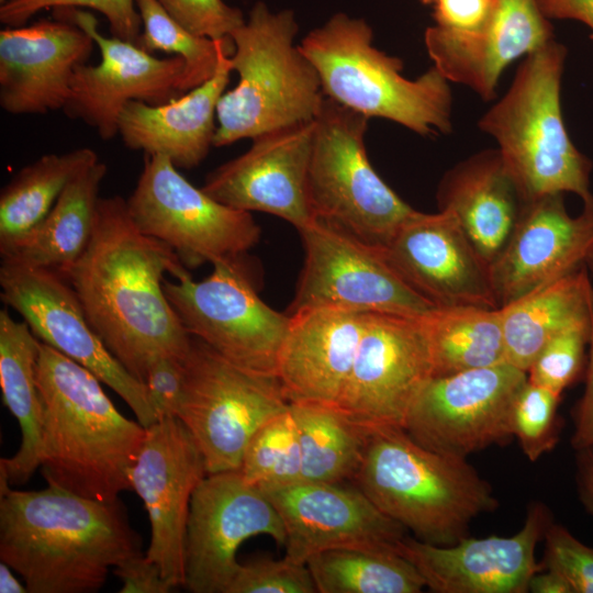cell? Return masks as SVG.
Listing matches in <instances>:
<instances>
[{"instance_id": "7dc6e473", "label": "cell", "mask_w": 593, "mask_h": 593, "mask_svg": "<svg viewBox=\"0 0 593 593\" xmlns=\"http://www.w3.org/2000/svg\"><path fill=\"white\" fill-rule=\"evenodd\" d=\"M573 423L574 432L571 437L573 449L577 451L593 447V312L585 389L574 407Z\"/></svg>"}, {"instance_id": "6da1fadb", "label": "cell", "mask_w": 593, "mask_h": 593, "mask_svg": "<svg viewBox=\"0 0 593 593\" xmlns=\"http://www.w3.org/2000/svg\"><path fill=\"white\" fill-rule=\"evenodd\" d=\"M166 273L190 272L169 246L139 231L126 199L100 197L89 244L66 279L107 348L143 383L154 358L184 359L191 345L165 293Z\"/></svg>"}, {"instance_id": "db71d44e", "label": "cell", "mask_w": 593, "mask_h": 593, "mask_svg": "<svg viewBox=\"0 0 593 593\" xmlns=\"http://www.w3.org/2000/svg\"><path fill=\"white\" fill-rule=\"evenodd\" d=\"M424 4H430L433 5L436 0H421Z\"/></svg>"}, {"instance_id": "11a10c76", "label": "cell", "mask_w": 593, "mask_h": 593, "mask_svg": "<svg viewBox=\"0 0 593 593\" xmlns=\"http://www.w3.org/2000/svg\"><path fill=\"white\" fill-rule=\"evenodd\" d=\"M9 0H0V4L8 2Z\"/></svg>"}, {"instance_id": "ab89813d", "label": "cell", "mask_w": 593, "mask_h": 593, "mask_svg": "<svg viewBox=\"0 0 593 593\" xmlns=\"http://www.w3.org/2000/svg\"><path fill=\"white\" fill-rule=\"evenodd\" d=\"M56 8L98 11L107 19L112 36L135 44L142 32L136 0H9L0 4V21L7 26H23L42 10Z\"/></svg>"}, {"instance_id": "ee69618b", "label": "cell", "mask_w": 593, "mask_h": 593, "mask_svg": "<svg viewBox=\"0 0 593 593\" xmlns=\"http://www.w3.org/2000/svg\"><path fill=\"white\" fill-rule=\"evenodd\" d=\"M175 356L154 358L145 373L144 384L156 422L178 417L184 388V365Z\"/></svg>"}, {"instance_id": "8fae6325", "label": "cell", "mask_w": 593, "mask_h": 593, "mask_svg": "<svg viewBox=\"0 0 593 593\" xmlns=\"http://www.w3.org/2000/svg\"><path fill=\"white\" fill-rule=\"evenodd\" d=\"M164 290L191 336L239 368L276 377L291 316L259 298L242 259L214 264L200 281L165 280Z\"/></svg>"}, {"instance_id": "4316f807", "label": "cell", "mask_w": 593, "mask_h": 593, "mask_svg": "<svg viewBox=\"0 0 593 593\" xmlns=\"http://www.w3.org/2000/svg\"><path fill=\"white\" fill-rule=\"evenodd\" d=\"M234 51L222 49L214 75L202 85L161 104L130 101L118 122L124 145L161 155L179 169L200 165L213 146L217 103L233 71Z\"/></svg>"}, {"instance_id": "681fc988", "label": "cell", "mask_w": 593, "mask_h": 593, "mask_svg": "<svg viewBox=\"0 0 593 593\" xmlns=\"http://www.w3.org/2000/svg\"><path fill=\"white\" fill-rule=\"evenodd\" d=\"M577 486L582 504L593 515V447L577 450Z\"/></svg>"}, {"instance_id": "ffe728a7", "label": "cell", "mask_w": 593, "mask_h": 593, "mask_svg": "<svg viewBox=\"0 0 593 593\" xmlns=\"http://www.w3.org/2000/svg\"><path fill=\"white\" fill-rule=\"evenodd\" d=\"M404 281L435 307L499 309L490 266L448 211H417L382 249Z\"/></svg>"}, {"instance_id": "603a6c76", "label": "cell", "mask_w": 593, "mask_h": 593, "mask_svg": "<svg viewBox=\"0 0 593 593\" xmlns=\"http://www.w3.org/2000/svg\"><path fill=\"white\" fill-rule=\"evenodd\" d=\"M593 247V200L571 216L562 193L524 202L505 246L490 266L503 307L585 265Z\"/></svg>"}, {"instance_id": "f907efd6", "label": "cell", "mask_w": 593, "mask_h": 593, "mask_svg": "<svg viewBox=\"0 0 593 593\" xmlns=\"http://www.w3.org/2000/svg\"><path fill=\"white\" fill-rule=\"evenodd\" d=\"M533 593H573L568 581L557 571L545 569L535 573L528 585Z\"/></svg>"}, {"instance_id": "7c38bea8", "label": "cell", "mask_w": 593, "mask_h": 593, "mask_svg": "<svg viewBox=\"0 0 593 593\" xmlns=\"http://www.w3.org/2000/svg\"><path fill=\"white\" fill-rule=\"evenodd\" d=\"M298 232L304 262L288 314L329 307L418 317L435 309L394 270L381 248L317 219Z\"/></svg>"}, {"instance_id": "30bf717a", "label": "cell", "mask_w": 593, "mask_h": 593, "mask_svg": "<svg viewBox=\"0 0 593 593\" xmlns=\"http://www.w3.org/2000/svg\"><path fill=\"white\" fill-rule=\"evenodd\" d=\"M126 204L139 231L169 246L187 269L242 259L260 238L250 212L216 201L161 155L145 154Z\"/></svg>"}, {"instance_id": "5b68a950", "label": "cell", "mask_w": 593, "mask_h": 593, "mask_svg": "<svg viewBox=\"0 0 593 593\" xmlns=\"http://www.w3.org/2000/svg\"><path fill=\"white\" fill-rule=\"evenodd\" d=\"M566 47L555 38L525 56L505 94L479 120L497 144L524 202L571 192L592 201L591 160L571 141L561 110Z\"/></svg>"}, {"instance_id": "83f0119b", "label": "cell", "mask_w": 593, "mask_h": 593, "mask_svg": "<svg viewBox=\"0 0 593 593\" xmlns=\"http://www.w3.org/2000/svg\"><path fill=\"white\" fill-rule=\"evenodd\" d=\"M438 211L455 215L489 266L505 246L524 200L496 148L473 154L440 179Z\"/></svg>"}, {"instance_id": "cb8c5ba5", "label": "cell", "mask_w": 593, "mask_h": 593, "mask_svg": "<svg viewBox=\"0 0 593 593\" xmlns=\"http://www.w3.org/2000/svg\"><path fill=\"white\" fill-rule=\"evenodd\" d=\"M553 38L552 26L536 0H494L488 19L471 30L437 24L425 31L434 67L449 81L494 99L503 70L515 59Z\"/></svg>"}, {"instance_id": "7402d4cb", "label": "cell", "mask_w": 593, "mask_h": 593, "mask_svg": "<svg viewBox=\"0 0 593 593\" xmlns=\"http://www.w3.org/2000/svg\"><path fill=\"white\" fill-rule=\"evenodd\" d=\"M314 120L254 138L242 155L212 170L201 187L231 208L276 215L300 230L314 217L307 195Z\"/></svg>"}, {"instance_id": "f1b7e54d", "label": "cell", "mask_w": 593, "mask_h": 593, "mask_svg": "<svg viewBox=\"0 0 593 593\" xmlns=\"http://www.w3.org/2000/svg\"><path fill=\"white\" fill-rule=\"evenodd\" d=\"M41 340L25 321L0 311V387L4 405L19 423L18 451L0 459L10 484H24L41 467L43 452L42 402L36 382Z\"/></svg>"}, {"instance_id": "9a60e30c", "label": "cell", "mask_w": 593, "mask_h": 593, "mask_svg": "<svg viewBox=\"0 0 593 593\" xmlns=\"http://www.w3.org/2000/svg\"><path fill=\"white\" fill-rule=\"evenodd\" d=\"M257 535L284 546L281 517L267 493L239 470L208 473L193 491L184 544V584L192 593H227L238 547Z\"/></svg>"}, {"instance_id": "4dcf8cb0", "label": "cell", "mask_w": 593, "mask_h": 593, "mask_svg": "<svg viewBox=\"0 0 593 593\" xmlns=\"http://www.w3.org/2000/svg\"><path fill=\"white\" fill-rule=\"evenodd\" d=\"M500 309L506 362L527 372L552 336L591 315L593 283L582 265Z\"/></svg>"}, {"instance_id": "2e32d148", "label": "cell", "mask_w": 593, "mask_h": 593, "mask_svg": "<svg viewBox=\"0 0 593 593\" xmlns=\"http://www.w3.org/2000/svg\"><path fill=\"white\" fill-rule=\"evenodd\" d=\"M432 378V355L422 316L367 313L337 407L368 429H404L416 398Z\"/></svg>"}, {"instance_id": "7a4b0ae2", "label": "cell", "mask_w": 593, "mask_h": 593, "mask_svg": "<svg viewBox=\"0 0 593 593\" xmlns=\"http://www.w3.org/2000/svg\"><path fill=\"white\" fill-rule=\"evenodd\" d=\"M0 471V559L30 593H86L141 553L120 500L103 502L48 484L12 490Z\"/></svg>"}, {"instance_id": "74e56055", "label": "cell", "mask_w": 593, "mask_h": 593, "mask_svg": "<svg viewBox=\"0 0 593 593\" xmlns=\"http://www.w3.org/2000/svg\"><path fill=\"white\" fill-rule=\"evenodd\" d=\"M592 312L589 317L568 325L547 342L527 371L528 381L561 395L577 380L590 343Z\"/></svg>"}, {"instance_id": "b9f144b4", "label": "cell", "mask_w": 593, "mask_h": 593, "mask_svg": "<svg viewBox=\"0 0 593 593\" xmlns=\"http://www.w3.org/2000/svg\"><path fill=\"white\" fill-rule=\"evenodd\" d=\"M545 569L559 572L573 593H593V547L577 539L564 526L550 523L545 535Z\"/></svg>"}, {"instance_id": "816d5d0a", "label": "cell", "mask_w": 593, "mask_h": 593, "mask_svg": "<svg viewBox=\"0 0 593 593\" xmlns=\"http://www.w3.org/2000/svg\"><path fill=\"white\" fill-rule=\"evenodd\" d=\"M11 568L3 561L0 563V593H25L27 589L11 572Z\"/></svg>"}, {"instance_id": "f6af8a7d", "label": "cell", "mask_w": 593, "mask_h": 593, "mask_svg": "<svg viewBox=\"0 0 593 593\" xmlns=\"http://www.w3.org/2000/svg\"><path fill=\"white\" fill-rule=\"evenodd\" d=\"M113 572L122 581L120 593H168L174 589L159 566L142 553L126 559Z\"/></svg>"}, {"instance_id": "d590c367", "label": "cell", "mask_w": 593, "mask_h": 593, "mask_svg": "<svg viewBox=\"0 0 593 593\" xmlns=\"http://www.w3.org/2000/svg\"><path fill=\"white\" fill-rule=\"evenodd\" d=\"M136 7L142 20L136 45L150 54L159 51L183 58L182 93L214 75L222 49L234 51L231 37L212 40L197 35L171 18L156 0H136Z\"/></svg>"}, {"instance_id": "c3c4849f", "label": "cell", "mask_w": 593, "mask_h": 593, "mask_svg": "<svg viewBox=\"0 0 593 593\" xmlns=\"http://www.w3.org/2000/svg\"><path fill=\"white\" fill-rule=\"evenodd\" d=\"M549 19L575 20L593 31V0H536Z\"/></svg>"}, {"instance_id": "4fadbf2b", "label": "cell", "mask_w": 593, "mask_h": 593, "mask_svg": "<svg viewBox=\"0 0 593 593\" xmlns=\"http://www.w3.org/2000/svg\"><path fill=\"white\" fill-rule=\"evenodd\" d=\"M527 380L526 371L508 362L433 377L404 430L427 449L461 458L507 444L514 437V403Z\"/></svg>"}, {"instance_id": "f546056e", "label": "cell", "mask_w": 593, "mask_h": 593, "mask_svg": "<svg viewBox=\"0 0 593 593\" xmlns=\"http://www.w3.org/2000/svg\"><path fill=\"white\" fill-rule=\"evenodd\" d=\"M107 165L98 160L64 189L56 203L25 237L1 251V261L54 270L66 278L92 235Z\"/></svg>"}, {"instance_id": "ac0fdd59", "label": "cell", "mask_w": 593, "mask_h": 593, "mask_svg": "<svg viewBox=\"0 0 593 593\" xmlns=\"http://www.w3.org/2000/svg\"><path fill=\"white\" fill-rule=\"evenodd\" d=\"M206 474L203 456L178 417L159 419L146 428L131 481L150 523L145 556L159 566L164 579L174 588L184 584L190 502Z\"/></svg>"}, {"instance_id": "e575fe53", "label": "cell", "mask_w": 593, "mask_h": 593, "mask_svg": "<svg viewBox=\"0 0 593 593\" xmlns=\"http://www.w3.org/2000/svg\"><path fill=\"white\" fill-rule=\"evenodd\" d=\"M306 564L317 593H419L425 588L417 569L394 550L329 549Z\"/></svg>"}, {"instance_id": "8992f818", "label": "cell", "mask_w": 593, "mask_h": 593, "mask_svg": "<svg viewBox=\"0 0 593 593\" xmlns=\"http://www.w3.org/2000/svg\"><path fill=\"white\" fill-rule=\"evenodd\" d=\"M372 38L365 20L338 12L301 41L324 96L421 136L448 134L452 128L449 81L434 66L407 79L403 61L374 47Z\"/></svg>"}, {"instance_id": "484cf974", "label": "cell", "mask_w": 593, "mask_h": 593, "mask_svg": "<svg viewBox=\"0 0 593 593\" xmlns=\"http://www.w3.org/2000/svg\"><path fill=\"white\" fill-rule=\"evenodd\" d=\"M291 316L276 377L289 403L337 406L349 379L367 313L310 309Z\"/></svg>"}, {"instance_id": "d6986e66", "label": "cell", "mask_w": 593, "mask_h": 593, "mask_svg": "<svg viewBox=\"0 0 593 593\" xmlns=\"http://www.w3.org/2000/svg\"><path fill=\"white\" fill-rule=\"evenodd\" d=\"M265 492L283 523L284 556L295 562L338 548L398 551L407 535L354 483L299 480Z\"/></svg>"}, {"instance_id": "d4e9b609", "label": "cell", "mask_w": 593, "mask_h": 593, "mask_svg": "<svg viewBox=\"0 0 593 593\" xmlns=\"http://www.w3.org/2000/svg\"><path fill=\"white\" fill-rule=\"evenodd\" d=\"M94 41L76 24L54 18L0 31V105L10 114H45L65 108L75 69Z\"/></svg>"}, {"instance_id": "52a82bcc", "label": "cell", "mask_w": 593, "mask_h": 593, "mask_svg": "<svg viewBox=\"0 0 593 593\" xmlns=\"http://www.w3.org/2000/svg\"><path fill=\"white\" fill-rule=\"evenodd\" d=\"M298 30L293 11L272 12L258 1L232 32L239 79L217 103L213 146L314 120L324 93L316 69L294 45Z\"/></svg>"}, {"instance_id": "60d3db41", "label": "cell", "mask_w": 593, "mask_h": 593, "mask_svg": "<svg viewBox=\"0 0 593 593\" xmlns=\"http://www.w3.org/2000/svg\"><path fill=\"white\" fill-rule=\"evenodd\" d=\"M306 563L286 556L280 560H259L239 566L227 593H316Z\"/></svg>"}, {"instance_id": "d6a6232c", "label": "cell", "mask_w": 593, "mask_h": 593, "mask_svg": "<svg viewBox=\"0 0 593 593\" xmlns=\"http://www.w3.org/2000/svg\"><path fill=\"white\" fill-rule=\"evenodd\" d=\"M422 321L433 377L506 362L500 307H435Z\"/></svg>"}, {"instance_id": "5bb4252c", "label": "cell", "mask_w": 593, "mask_h": 593, "mask_svg": "<svg viewBox=\"0 0 593 593\" xmlns=\"http://www.w3.org/2000/svg\"><path fill=\"white\" fill-rule=\"evenodd\" d=\"M1 300L33 334L92 372L130 406L145 428L156 423L145 384L128 372L96 333L69 281L60 273L1 261Z\"/></svg>"}, {"instance_id": "836d02e7", "label": "cell", "mask_w": 593, "mask_h": 593, "mask_svg": "<svg viewBox=\"0 0 593 593\" xmlns=\"http://www.w3.org/2000/svg\"><path fill=\"white\" fill-rule=\"evenodd\" d=\"M302 455V479L351 482L360 466L369 434L335 405L290 403Z\"/></svg>"}, {"instance_id": "e0dca14e", "label": "cell", "mask_w": 593, "mask_h": 593, "mask_svg": "<svg viewBox=\"0 0 593 593\" xmlns=\"http://www.w3.org/2000/svg\"><path fill=\"white\" fill-rule=\"evenodd\" d=\"M53 16L83 30L100 49L97 65H79L63 112L94 128L104 141L118 135L119 116L130 101L161 104L182 94L186 63L179 56L158 58L135 43L104 36L97 18L80 8H56Z\"/></svg>"}, {"instance_id": "f35d334b", "label": "cell", "mask_w": 593, "mask_h": 593, "mask_svg": "<svg viewBox=\"0 0 593 593\" xmlns=\"http://www.w3.org/2000/svg\"><path fill=\"white\" fill-rule=\"evenodd\" d=\"M561 395L527 380L513 407V436L530 461L551 451L559 438L557 415Z\"/></svg>"}, {"instance_id": "44dd1931", "label": "cell", "mask_w": 593, "mask_h": 593, "mask_svg": "<svg viewBox=\"0 0 593 593\" xmlns=\"http://www.w3.org/2000/svg\"><path fill=\"white\" fill-rule=\"evenodd\" d=\"M551 523L548 508L529 505L519 532L511 537H465L438 546L405 536L398 552L436 593H526L532 577L545 569L535 551Z\"/></svg>"}, {"instance_id": "3957f363", "label": "cell", "mask_w": 593, "mask_h": 593, "mask_svg": "<svg viewBox=\"0 0 593 593\" xmlns=\"http://www.w3.org/2000/svg\"><path fill=\"white\" fill-rule=\"evenodd\" d=\"M36 382L46 482L103 502L133 490L146 428L116 410L92 372L42 342Z\"/></svg>"}, {"instance_id": "7bdbcfd3", "label": "cell", "mask_w": 593, "mask_h": 593, "mask_svg": "<svg viewBox=\"0 0 593 593\" xmlns=\"http://www.w3.org/2000/svg\"><path fill=\"white\" fill-rule=\"evenodd\" d=\"M178 23L212 40L231 37L246 21L243 12L223 0H156Z\"/></svg>"}, {"instance_id": "8d00e7d4", "label": "cell", "mask_w": 593, "mask_h": 593, "mask_svg": "<svg viewBox=\"0 0 593 593\" xmlns=\"http://www.w3.org/2000/svg\"><path fill=\"white\" fill-rule=\"evenodd\" d=\"M239 472L246 482L264 491L302 479L299 428L291 406L267 421L253 435Z\"/></svg>"}, {"instance_id": "f5cc1de1", "label": "cell", "mask_w": 593, "mask_h": 593, "mask_svg": "<svg viewBox=\"0 0 593 593\" xmlns=\"http://www.w3.org/2000/svg\"><path fill=\"white\" fill-rule=\"evenodd\" d=\"M586 262L589 264V266H590V268H591V270H592V272H593V247H592V249H591V251H590V255H589V257H588Z\"/></svg>"}, {"instance_id": "1f68e13d", "label": "cell", "mask_w": 593, "mask_h": 593, "mask_svg": "<svg viewBox=\"0 0 593 593\" xmlns=\"http://www.w3.org/2000/svg\"><path fill=\"white\" fill-rule=\"evenodd\" d=\"M98 160L93 149L80 147L43 155L20 169L0 193V253L40 224L66 186Z\"/></svg>"}, {"instance_id": "277c9868", "label": "cell", "mask_w": 593, "mask_h": 593, "mask_svg": "<svg viewBox=\"0 0 593 593\" xmlns=\"http://www.w3.org/2000/svg\"><path fill=\"white\" fill-rule=\"evenodd\" d=\"M351 483L418 540L449 546L493 512L492 485L467 461L416 443L403 428L370 429Z\"/></svg>"}, {"instance_id": "ba28073f", "label": "cell", "mask_w": 593, "mask_h": 593, "mask_svg": "<svg viewBox=\"0 0 593 593\" xmlns=\"http://www.w3.org/2000/svg\"><path fill=\"white\" fill-rule=\"evenodd\" d=\"M369 118L324 96L314 118L307 195L314 219L383 249L417 211L377 174Z\"/></svg>"}, {"instance_id": "bcb514c9", "label": "cell", "mask_w": 593, "mask_h": 593, "mask_svg": "<svg viewBox=\"0 0 593 593\" xmlns=\"http://www.w3.org/2000/svg\"><path fill=\"white\" fill-rule=\"evenodd\" d=\"M494 0H436L433 16L439 26L471 30L489 16Z\"/></svg>"}, {"instance_id": "9c48e42d", "label": "cell", "mask_w": 593, "mask_h": 593, "mask_svg": "<svg viewBox=\"0 0 593 593\" xmlns=\"http://www.w3.org/2000/svg\"><path fill=\"white\" fill-rule=\"evenodd\" d=\"M178 418L194 438L206 473L239 470L253 435L290 403L277 377L247 371L191 336Z\"/></svg>"}]
</instances>
